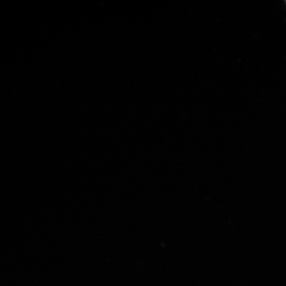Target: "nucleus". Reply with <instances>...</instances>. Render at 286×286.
<instances>
[]
</instances>
